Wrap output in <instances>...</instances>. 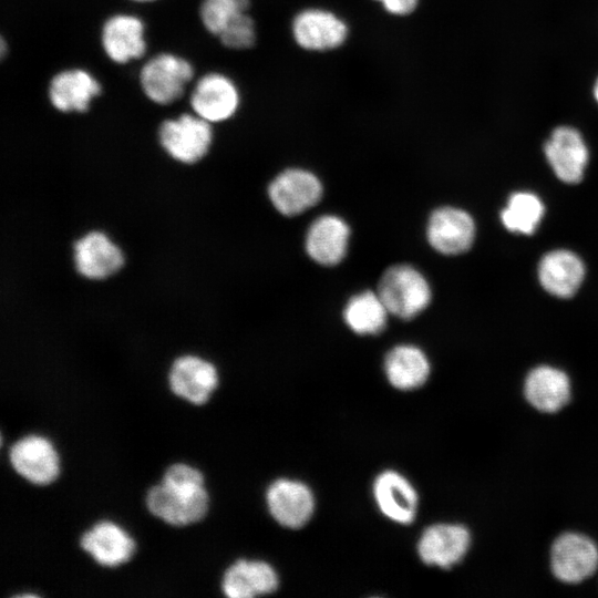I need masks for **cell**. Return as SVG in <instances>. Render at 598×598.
<instances>
[{"instance_id":"6da1fadb","label":"cell","mask_w":598,"mask_h":598,"mask_svg":"<svg viewBox=\"0 0 598 598\" xmlns=\"http://www.w3.org/2000/svg\"><path fill=\"white\" fill-rule=\"evenodd\" d=\"M208 502L203 474L184 463L169 465L161 483L152 486L145 496L150 513L173 526L200 520L207 513Z\"/></svg>"},{"instance_id":"7a4b0ae2","label":"cell","mask_w":598,"mask_h":598,"mask_svg":"<svg viewBox=\"0 0 598 598\" xmlns=\"http://www.w3.org/2000/svg\"><path fill=\"white\" fill-rule=\"evenodd\" d=\"M377 292L390 315L410 320L430 305L432 291L426 278L414 267L400 264L381 276Z\"/></svg>"},{"instance_id":"3957f363","label":"cell","mask_w":598,"mask_h":598,"mask_svg":"<svg viewBox=\"0 0 598 598\" xmlns=\"http://www.w3.org/2000/svg\"><path fill=\"white\" fill-rule=\"evenodd\" d=\"M212 123L192 114L168 118L158 127V142L174 161L192 165L203 159L213 143Z\"/></svg>"},{"instance_id":"277c9868","label":"cell","mask_w":598,"mask_h":598,"mask_svg":"<svg viewBox=\"0 0 598 598\" xmlns=\"http://www.w3.org/2000/svg\"><path fill=\"white\" fill-rule=\"evenodd\" d=\"M347 22L337 13L319 7L300 10L291 21L296 44L309 52H328L341 48L349 37Z\"/></svg>"},{"instance_id":"5b68a950","label":"cell","mask_w":598,"mask_h":598,"mask_svg":"<svg viewBox=\"0 0 598 598\" xmlns=\"http://www.w3.org/2000/svg\"><path fill=\"white\" fill-rule=\"evenodd\" d=\"M193 76L194 69L187 60L172 53H159L142 66L140 84L150 101L167 105L183 95Z\"/></svg>"},{"instance_id":"8992f818","label":"cell","mask_w":598,"mask_h":598,"mask_svg":"<svg viewBox=\"0 0 598 598\" xmlns=\"http://www.w3.org/2000/svg\"><path fill=\"white\" fill-rule=\"evenodd\" d=\"M322 194L318 176L298 167L280 172L268 186L272 206L285 216H297L308 210L320 202Z\"/></svg>"},{"instance_id":"52a82bcc","label":"cell","mask_w":598,"mask_h":598,"mask_svg":"<svg viewBox=\"0 0 598 598\" xmlns=\"http://www.w3.org/2000/svg\"><path fill=\"white\" fill-rule=\"evenodd\" d=\"M73 264L81 277L104 280L123 268L125 256L105 233L91 230L74 241Z\"/></svg>"},{"instance_id":"ba28073f","label":"cell","mask_w":598,"mask_h":598,"mask_svg":"<svg viewBox=\"0 0 598 598\" xmlns=\"http://www.w3.org/2000/svg\"><path fill=\"white\" fill-rule=\"evenodd\" d=\"M550 566L558 580L566 584L580 582L596 571L598 548L585 535L565 533L551 546Z\"/></svg>"},{"instance_id":"9c48e42d","label":"cell","mask_w":598,"mask_h":598,"mask_svg":"<svg viewBox=\"0 0 598 598\" xmlns=\"http://www.w3.org/2000/svg\"><path fill=\"white\" fill-rule=\"evenodd\" d=\"M189 103L197 116L209 123H220L236 114L240 104V94L230 78L212 72L196 82Z\"/></svg>"},{"instance_id":"30bf717a","label":"cell","mask_w":598,"mask_h":598,"mask_svg":"<svg viewBox=\"0 0 598 598\" xmlns=\"http://www.w3.org/2000/svg\"><path fill=\"white\" fill-rule=\"evenodd\" d=\"M475 224L468 213L461 208L444 206L430 215L426 238L431 247L443 255H460L474 241Z\"/></svg>"},{"instance_id":"8fae6325","label":"cell","mask_w":598,"mask_h":598,"mask_svg":"<svg viewBox=\"0 0 598 598\" xmlns=\"http://www.w3.org/2000/svg\"><path fill=\"white\" fill-rule=\"evenodd\" d=\"M12 468L24 480L45 485L59 475V457L52 443L40 435L31 434L16 441L9 450Z\"/></svg>"},{"instance_id":"7c38bea8","label":"cell","mask_w":598,"mask_h":598,"mask_svg":"<svg viewBox=\"0 0 598 598\" xmlns=\"http://www.w3.org/2000/svg\"><path fill=\"white\" fill-rule=\"evenodd\" d=\"M470 544L471 535L465 526L435 524L422 533L417 542V554L424 564L448 569L463 559Z\"/></svg>"},{"instance_id":"4fadbf2b","label":"cell","mask_w":598,"mask_h":598,"mask_svg":"<svg viewBox=\"0 0 598 598\" xmlns=\"http://www.w3.org/2000/svg\"><path fill=\"white\" fill-rule=\"evenodd\" d=\"M171 391L193 404H204L218 384L216 367L198 355L177 357L168 371Z\"/></svg>"},{"instance_id":"5bb4252c","label":"cell","mask_w":598,"mask_h":598,"mask_svg":"<svg viewBox=\"0 0 598 598\" xmlns=\"http://www.w3.org/2000/svg\"><path fill=\"white\" fill-rule=\"evenodd\" d=\"M268 509L274 519L288 528L306 525L315 511V497L302 482L279 478L272 482L266 494Z\"/></svg>"},{"instance_id":"9a60e30c","label":"cell","mask_w":598,"mask_h":598,"mask_svg":"<svg viewBox=\"0 0 598 598\" xmlns=\"http://www.w3.org/2000/svg\"><path fill=\"white\" fill-rule=\"evenodd\" d=\"M544 152L560 181L576 184L582 179L589 154L582 136L576 128L556 127L545 143Z\"/></svg>"},{"instance_id":"2e32d148","label":"cell","mask_w":598,"mask_h":598,"mask_svg":"<svg viewBox=\"0 0 598 598\" xmlns=\"http://www.w3.org/2000/svg\"><path fill=\"white\" fill-rule=\"evenodd\" d=\"M350 228L337 215L316 218L306 233L305 248L308 256L319 265L336 266L348 251Z\"/></svg>"},{"instance_id":"e0dca14e","label":"cell","mask_w":598,"mask_h":598,"mask_svg":"<svg viewBox=\"0 0 598 598\" xmlns=\"http://www.w3.org/2000/svg\"><path fill=\"white\" fill-rule=\"evenodd\" d=\"M373 496L379 509L389 519L402 525L414 520L417 493L399 472L388 470L380 473L373 483Z\"/></svg>"},{"instance_id":"ac0fdd59","label":"cell","mask_w":598,"mask_h":598,"mask_svg":"<svg viewBox=\"0 0 598 598\" xmlns=\"http://www.w3.org/2000/svg\"><path fill=\"white\" fill-rule=\"evenodd\" d=\"M100 93L99 81L82 69L60 71L50 80L48 89L50 103L63 113L86 112Z\"/></svg>"},{"instance_id":"d6986e66","label":"cell","mask_w":598,"mask_h":598,"mask_svg":"<svg viewBox=\"0 0 598 598\" xmlns=\"http://www.w3.org/2000/svg\"><path fill=\"white\" fill-rule=\"evenodd\" d=\"M101 43L105 54L115 63L140 59L146 51L144 23L131 14L112 16L103 23Z\"/></svg>"},{"instance_id":"ffe728a7","label":"cell","mask_w":598,"mask_h":598,"mask_svg":"<svg viewBox=\"0 0 598 598\" xmlns=\"http://www.w3.org/2000/svg\"><path fill=\"white\" fill-rule=\"evenodd\" d=\"M279 578L271 565L261 560L238 559L224 573L223 592L229 598L268 595L278 588Z\"/></svg>"},{"instance_id":"44dd1931","label":"cell","mask_w":598,"mask_h":598,"mask_svg":"<svg viewBox=\"0 0 598 598\" xmlns=\"http://www.w3.org/2000/svg\"><path fill=\"white\" fill-rule=\"evenodd\" d=\"M83 550L105 567H115L127 561L135 549L130 535L110 520H101L85 530L80 539Z\"/></svg>"},{"instance_id":"7402d4cb","label":"cell","mask_w":598,"mask_h":598,"mask_svg":"<svg viewBox=\"0 0 598 598\" xmlns=\"http://www.w3.org/2000/svg\"><path fill=\"white\" fill-rule=\"evenodd\" d=\"M585 276L581 259L573 251L557 249L547 252L538 266L543 288L553 296L569 298L576 293Z\"/></svg>"},{"instance_id":"603a6c76","label":"cell","mask_w":598,"mask_h":598,"mask_svg":"<svg viewBox=\"0 0 598 598\" xmlns=\"http://www.w3.org/2000/svg\"><path fill=\"white\" fill-rule=\"evenodd\" d=\"M524 393L535 409L554 413L569 401L570 381L564 371L549 365H539L526 377Z\"/></svg>"},{"instance_id":"cb8c5ba5","label":"cell","mask_w":598,"mask_h":598,"mask_svg":"<svg viewBox=\"0 0 598 598\" xmlns=\"http://www.w3.org/2000/svg\"><path fill=\"white\" fill-rule=\"evenodd\" d=\"M431 371L426 354L416 346L399 344L384 359V372L392 386L410 391L422 386Z\"/></svg>"},{"instance_id":"d4e9b609","label":"cell","mask_w":598,"mask_h":598,"mask_svg":"<svg viewBox=\"0 0 598 598\" xmlns=\"http://www.w3.org/2000/svg\"><path fill=\"white\" fill-rule=\"evenodd\" d=\"M390 315L377 291L364 290L352 296L344 309L343 319L357 334L373 336L382 332Z\"/></svg>"},{"instance_id":"484cf974","label":"cell","mask_w":598,"mask_h":598,"mask_svg":"<svg viewBox=\"0 0 598 598\" xmlns=\"http://www.w3.org/2000/svg\"><path fill=\"white\" fill-rule=\"evenodd\" d=\"M544 215L542 200L533 193H514L501 213L504 227L518 234L530 235L538 227Z\"/></svg>"},{"instance_id":"4316f807","label":"cell","mask_w":598,"mask_h":598,"mask_svg":"<svg viewBox=\"0 0 598 598\" xmlns=\"http://www.w3.org/2000/svg\"><path fill=\"white\" fill-rule=\"evenodd\" d=\"M249 6V0H203L199 18L205 29L218 37L230 22L248 12Z\"/></svg>"},{"instance_id":"83f0119b","label":"cell","mask_w":598,"mask_h":598,"mask_svg":"<svg viewBox=\"0 0 598 598\" xmlns=\"http://www.w3.org/2000/svg\"><path fill=\"white\" fill-rule=\"evenodd\" d=\"M218 38L221 44L228 49H249L256 43L257 39L255 21L246 12L230 22Z\"/></svg>"},{"instance_id":"f1b7e54d","label":"cell","mask_w":598,"mask_h":598,"mask_svg":"<svg viewBox=\"0 0 598 598\" xmlns=\"http://www.w3.org/2000/svg\"><path fill=\"white\" fill-rule=\"evenodd\" d=\"M378 2L382 9L395 17H406L411 13H413L417 6L420 0H373Z\"/></svg>"},{"instance_id":"f546056e","label":"cell","mask_w":598,"mask_h":598,"mask_svg":"<svg viewBox=\"0 0 598 598\" xmlns=\"http://www.w3.org/2000/svg\"><path fill=\"white\" fill-rule=\"evenodd\" d=\"M594 94H595V97H596V100L598 102V79H597L595 87H594Z\"/></svg>"},{"instance_id":"4dcf8cb0","label":"cell","mask_w":598,"mask_h":598,"mask_svg":"<svg viewBox=\"0 0 598 598\" xmlns=\"http://www.w3.org/2000/svg\"><path fill=\"white\" fill-rule=\"evenodd\" d=\"M134 1H137V2H150V1H154V0H134Z\"/></svg>"}]
</instances>
